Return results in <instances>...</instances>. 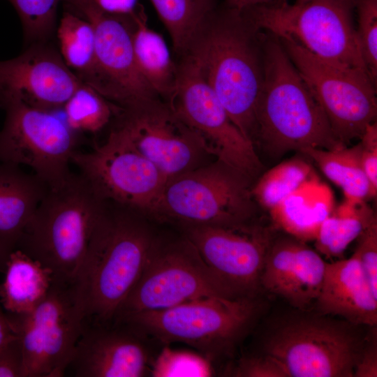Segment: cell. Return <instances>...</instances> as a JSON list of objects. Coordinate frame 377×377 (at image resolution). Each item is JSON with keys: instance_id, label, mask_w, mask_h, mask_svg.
<instances>
[{"instance_id": "obj_1", "label": "cell", "mask_w": 377, "mask_h": 377, "mask_svg": "<svg viewBox=\"0 0 377 377\" xmlns=\"http://www.w3.org/2000/svg\"><path fill=\"white\" fill-rule=\"evenodd\" d=\"M259 32L242 11L216 8L183 54L191 59L233 123L253 144L263 77Z\"/></svg>"}, {"instance_id": "obj_2", "label": "cell", "mask_w": 377, "mask_h": 377, "mask_svg": "<svg viewBox=\"0 0 377 377\" xmlns=\"http://www.w3.org/2000/svg\"><path fill=\"white\" fill-rule=\"evenodd\" d=\"M155 243L139 213L105 200L73 283L85 320L109 323L114 319Z\"/></svg>"}, {"instance_id": "obj_3", "label": "cell", "mask_w": 377, "mask_h": 377, "mask_svg": "<svg viewBox=\"0 0 377 377\" xmlns=\"http://www.w3.org/2000/svg\"><path fill=\"white\" fill-rule=\"evenodd\" d=\"M263 62L254 146L272 159L293 151L346 146L334 135L322 108L277 38L266 41Z\"/></svg>"}, {"instance_id": "obj_4", "label": "cell", "mask_w": 377, "mask_h": 377, "mask_svg": "<svg viewBox=\"0 0 377 377\" xmlns=\"http://www.w3.org/2000/svg\"><path fill=\"white\" fill-rule=\"evenodd\" d=\"M105 203L81 174L72 172L48 187L16 249L50 269L54 279L74 283Z\"/></svg>"}, {"instance_id": "obj_5", "label": "cell", "mask_w": 377, "mask_h": 377, "mask_svg": "<svg viewBox=\"0 0 377 377\" xmlns=\"http://www.w3.org/2000/svg\"><path fill=\"white\" fill-rule=\"evenodd\" d=\"M356 1L313 0L291 4L288 0H272L242 12L258 31L296 44L327 63L368 72L353 24Z\"/></svg>"}, {"instance_id": "obj_6", "label": "cell", "mask_w": 377, "mask_h": 377, "mask_svg": "<svg viewBox=\"0 0 377 377\" xmlns=\"http://www.w3.org/2000/svg\"><path fill=\"white\" fill-rule=\"evenodd\" d=\"M253 180L216 160L169 179L153 216L189 225L230 224L253 219L259 207Z\"/></svg>"}, {"instance_id": "obj_7", "label": "cell", "mask_w": 377, "mask_h": 377, "mask_svg": "<svg viewBox=\"0 0 377 377\" xmlns=\"http://www.w3.org/2000/svg\"><path fill=\"white\" fill-rule=\"evenodd\" d=\"M7 314L21 344L22 377L64 376L85 320L73 283L53 279L31 311Z\"/></svg>"}, {"instance_id": "obj_8", "label": "cell", "mask_w": 377, "mask_h": 377, "mask_svg": "<svg viewBox=\"0 0 377 377\" xmlns=\"http://www.w3.org/2000/svg\"><path fill=\"white\" fill-rule=\"evenodd\" d=\"M212 296L234 298L186 237L164 245L156 242L114 320Z\"/></svg>"}, {"instance_id": "obj_9", "label": "cell", "mask_w": 377, "mask_h": 377, "mask_svg": "<svg viewBox=\"0 0 377 377\" xmlns=\"http://www.w3.org/2000/svg\"><path fill=\"white\" fill-rule=\"evenodd\" d=\"M256 313L251 297L212 296L116 319L161 342H182L214 352L234 341Z\"/></svg>"}, {"instance_id": "obj_10", "label": "cell", "mask_w": 377, "mask_h": 377, "mask_svg": "<svg viewBox=\"0 0 377 377\" xmlns=\"http://www.w3.org/2000/svg\"><path fill=\"white\" fill-rule=\"evenodd\" d=\"M178 59L177 86L167 102L195 133L207 154L256 179L264 165L256 147L233 123L191 59Z\"/></svg>"}, {"instance_id": "obj_11", "label": "cell", "mask_w": 377, "mask_h": 377, "mask_svg": "<svg viewBox=\"0 0 377 377\" xmlns=\"http://www.w3.org/2000/svg\"><path fill=\"white\" fill-rule=\"evenodd\" d=\"M322 108L336 138L347 145L376 121V85L367 71L327 63L288 41L279 40Z\"/></svg>"}, {"instance_id": "obj_12", "label": "cell", "mask_w": 377, "mask_h": 377, "mask_svg": "<svg viewBox=\"0 0 377 377\" xmlns=\"http://www.w3.org/2000/svg\"><path fill=\"white\" fill-rule=\"evenodd\" d=\"M0 130V163L24 165L48 187L58 186L72 174L77 133L53 112L21 101L8 103Z\"/></svg>"}, {"instance_id": "obj_13", "label": "cell", "mask_w": 377, "mask_h": 377, "mask_svg": "<svg viewBox=\"0 0 377 377\" xmlns=\"http://www.w3.org/2000/svg\"><path fill=\"white\" fill-rule=\"evenodd\" d=\"M71 163L101 198L139 214L154 215L168 181L116 128L103 144L77 150Z\"/></svg>"}, {"instance_id": "obj_14", "label": "cell", "mask_w": 377, "mask_h": 377, "mask_svg": "<svg viewBox=\"0 0 377 377\" xmlns=\"http://www.w3.org/2000/svg\"><path fill=\"white\" fill-rule=\"evenodd\" d=\"M66 10L87 20L95 34V61L86 84L119 109L160 98L137 66L132 41L134 14L109 15L89 0H62Z\"/></svg>"}, {"instance_id": "obj_15", "label": "cell", "mask_w": 377, "mask_h": 377, "mask_svg": "<svg viewBox=\"0 0 377 377\" xmlns=\"http://www.w3.org/2000/svg\"><path fill=\"white\" fill-rule=\"evenodd\" d=\"M265 349L288 377H352L358 357L357 341L348 330L316 318L283 325L268 339Z\"/></svg>"}, {"instance_id": "obj_16", "label": "cell", "mask_w": 377, "mask_h": 377, "mask_svg": "<svg viewBox=\"0 0 377 377\" xmlns=\"http://www.w3.org/2000/svg\"><path fill=\"white\" fill-rule=\"evenodd\" d=\"M252 220L186 226V237L234 298L251 297L261 286L265 261L274 237L269 227Z\"/></svg>"}, {"instance_id": "obj_17", "label": "cell", "mask_w": 377, "mask_h": 377, "mask_svg": "<svg viewBox=\"0 0 377 377\" xmlns=\"http://www.w3.org/2000/svg\"><path fill=\"white\" fill-rule=\"evenodd\" d=\"M117 114L119 119L114 128L168 181L202 165L206 152L199 138L167 101L160 98L143 100L120 109Z\"/></svg>"}, {"instance_id": "obj_18", "label": "cell", "mask_w": 377, "mask_h": 377, "mask_svg": "<svg viewBox=\"0 0 377 377\" xmlns=\"http://www.w3.org/2000/svg\"><path fill=\"white\" fill-rule=\"evenodd\" d=\"M82 83L49 42L34 43L18 57L0 61V108L19 101L53 112Z\"/></svg>"}, {"instance_id": "obj_19", "label": "cell", "mask_w": 377, "mask_h": 377, "mask_svg": "<svg viewBox=\"0 0 377 377\" xmlns=\"http://www.w3.org/2000/svg\"><path fill=\"white\" fill-rule=\"evenodd\" d=\"M148 369V353L138 332L126 323L84 320L64 376L140 377Z\"/></svg>"}, {"instance_id": "obj_20", "label": "cell", "mask_w": 377, "mask_h": 377, "mask_svg": "<svg viewBox=\"0 0 377 377\" xmlns=\"http://www.w3.org/2000/svg\"><path fill=\"white\" fill-rule=\"evenodd\" d=\"M325 264L318 253L293 236L274 237L263 267L260 285L297 308L316 302Z\"/></svg>"}, {"instance_id": "obj_21", "label": "cell", "mask_w": 377, "mask_h": 377, "mask_svg": "<svg viewBox=\"0 0 377 377\" xmlns=\"http://www.w3.org/2000/svg\"><path fill=\"white\" fill-rule=\"evenodd\" d=\"M316 302L324 315L339 316L355 324L377 323V293L371 288L355 252L349 258L326 263Z\"/></svg>"}, {"instance_id": "obj_22", "label": "cell", "mask_w": 377, "mask_h": 377, "mask_svg": "<svg viewBox=\"0 0 377 377\" xmlns=\"http://www.w3.org/2000/svg\"><path fill=\"white\" fill-rule=\"evenodd\" d=\"M48 188L34 173L0 163V272Z\"/></svg>"}, {"instance_id": "obj_23", "label": "cell", "mask_w": 377, "mask_h": 377, "mask_svg": "<svg viewBox=\"0 0 377 377\" xmlns=\"http://www.w3.org/2000/svg\"><path fill=\"white\" fill-rule=\"evenodd\" d=\"M0 284V302L8 313L25 314L47 295L53 281L52 270L19 249L13 251L6 265Z\"/></svg>"}, {"instance_id": "obj_24", "label": "cell", "mask_w": 377, "mask_h": 377, "mask_svg": "<svg viewBox=\"0 0 377 377\" xmlns=\"http://www.w3.org/2000/svg\"><path fill=\"white\" fill-rule=\"evenodd\" d=\"M132 41L138 69L155 93L168 101L177 82V64L163 36L151 29L143 7L134 14Z\"/></svg>"}, {"instance_id": "obj_25", "label": "cell", "mask_w": 377, "mask_h": 377, "mask_svg": "<svg viewBox=\"0 0 377 377\" xmlns=\"http://www.w3.org/2000/svg\"><path fill=\"white\" fill-rule=\"evenodd\" d=\"M312 180L269 211L274 226L302 242L315 240L320 226L332 209L318 199Z\"/></svg>"}, {"instance_id": "obj_26", "label": "cell", "mask_w": 377, "mask_h": 377, "mask_svg": "<svg viewBox=\"0 0 377 377\" xmlns=\"http://www.w3.org/2000/svg\"><path fill=\"white\" fill-rule=\"evenodd\" d=\"M300 153L313 161L325 177L341 188L346 200L360 202L371 198V186L361 163L360 142L350 147L309 148Z\"/></svg>"}, {"instance_id": "obj_27", "label": "cell", "mask_w": 377, "mask_h": 377, "mask_svg": "<svg viewBox=\"0 0 377 377\" xmlns=\"http://www.w3.org/2000/svg\"><path fill=\"white\" fill-rule=\"evenodd\" d=\"M376 219L374 212L365 201L345 200L332 209L322 222L314 240L317 251L327 258L341 256Z\"/></svg>"}, {"instance_id": "obj_28", "label": "cell", "mask_w": 377, "mask_h": 377, "mask_svg": "<svg viewBox=\"0 0 377 377\" xmlns=\"http://www.w3.org/2000/svg\"><path fill=\"white\" fill-rule=\"evenodd\" d=\"M166 28L175 54H184L193 38L216 9V0H150Z\"/></svg>"}, {"instance_id": "obj_29", "label": "cell", "mask_w": 377, "mask_h": 377, "mask_svg": "<svg viewBox=\"0 0 377 377\" xmlns=\"http://www.w3.org/2000/svg\"><path fill=\"white\" fill-rule=\"evenodd\" d=\"M59 52L66 65L86 83L95 61V34L92 25L83 17L66 10L57 26Z\"/></svg>"}, {"instance_id": "obj_30", "label": "cell", "mask_w": 377, "mask_h": 377, "mask_svg": "<svg viewBox=\"0 0 377 377\" xmlns=\"http://www.w3.org/2000/svg\"><path fill=\"white\" fill-rule=\"evenodd\" d=\"M311 165L295 157L265 171L256 179L251 195L258 206L268 212L308 182L314 180Z\"/></svg>"}, {"instance_id": "obj_31", "label": "cell", "mask_w": 377, "mask_h": 377, "mask_svg": "<svg viewBox=\"0 0 377 377\" xmlns=\"http://www.w3.org/2000/svg\"><path fill=\"white\" fill-rule=\"evenodd\" d=\"M62 109L66 123L76 133L101 131L119 110L96 90L84 83L74 91Z\"/></svg>"}, {"instance_id": "obj_32", "label": "cell", "mask_w": 377, "mask_h": 377, "mask_svg": "<svg viewBox=\"0 0 377 377\" xmlns=\"http://www.w3.org/2000/svg\"><path fill=\"white\" fill-rule=\"evenodd\" d=\"M22 23L24 43H48L57 29V8L62 0H8Z\"/></svg>"}, {"instance_id": "obj_33", "label": "cell", "mask_w": 377, "mask_h": 377, "mask_svg": "<svg viewBox=\"0 0 377 377\" xmlns=\"http://www.w3.org/2000/svg\"><path fill=\"white\" fill-rule=\"evenodd\" d=\"M149 373L156 377H204L212 375V368L209 362L199 355L165 347L151 364Z\"/></svg>"}, {"instance_id": "obj_34", "label": "cell", "mask_w": 377, "mask_h": 377, "mask_svg": "<svg viewBox=\"0 0 377 377\" xmlns=\"http://www.w3.org/2000/svg\"><path fill=\"white\" fill-rule=\"evenodd\" d=\"M356 29L361 54L367 69L376 83L377 77V0H357Z\"/></svg>"}, {"instance_id": "obj_35", "label": "cell", "mask_w": 377, "mask_h": 377, "mask_svg": "<svg viewBox=\"0 0 377 377\" xmlns=\"http://www.w3.org/2000/svg\"><path fill=\"white\" fill-rule=\"evenodd\" d=\"M355 251L361 267L374 293H377V220L374 219L358 237Z\"/></svg>"}, {"instance_id": "obj_36", "label": "cell", "mask_w": 377, "mask_h": 377, "mask_svg": "<svg viewBox=\"0 0 377 377\" xmlns=\"http://www.w3.org/2000/svg\"><path fill=\"white\" fill-rule=\"evenodd\" d=\"M361 163L371 186V198L377 193V124L368 125L360 138Z\"/></svg>"}, {"instance_id": "obj_37", "label": "cell", "mask_w": 377, "mask_h": 377, "mask_svg": "<svg viewBox=\"0 0 377 377\" xmlns=\"http://www.w3.org/2000/svg\"><path fill=\"white\" fill-rule=\"evenodd\" d=\"M234 374L244 377H288L282 365L267 354L242 360Z\"/></svg>"}, {"instance_id": "obj_38", "label": "cell", "mask_w": 377, "mask_h": 377, "mask_svg": "<svg viewBox=\"0 0 377 377\" xmlns=\"http://www.w3.org/2000/svg\"><path fill=\"white\" fill-rule=\"evenodd\" d=\"M23 360L19 337L0 349V377H22Z\"/></svg>"}, {"instance_id": "obj_39", "label": "cell", "mask_w": 377, "mask_h": 377, "mask_svg": "<svg viewBox=\"0 0 377 377\" xmlns=\"http://www.w3.org/2000/svg\"><path fill=\"white\" fill-rule=\"evenodd\" d=\"M89 1L102 12L117 16H131L140 6L138 0Z\"/></svg>"}, {"instance_id": "obj_40", "label": "cell", "mask_w": 377, "mask_h": 377, "mask_svg": "<svg viewBox=\"0 0 377 377\" xmlns=\"http://www.w3.org/2000/svg\"><path fill=\"white\" fill-rule=\"evenodd\" d=\"M353 376H377V350L376 343L370 345L362 354L358 355L354 368Z\"/></svg>"}, {"instance_id": "obj_41", "label": "cell", "mask_w": 377, "mask_h": 377, "mask_svg": "<svg viewBox=\"0 0 377 377\" xmlns=\"http://www.w3.org/2000/svg\"><path fill=\"white\" fill-rule=\"evenodd\" d=\"M17 338L8 314L3 313L0 306V349Z\"/></svg>"}, {"instance_id": "obj_42", "label": "cell", "mask_w": 377, "mask_h": 377, "mask_svg": "<svg viewBox=\"0 0 377 377\" xmlns=\"http://www.w3.org/2000/svg\"><path fill=\"white\" fill-rule=\"evenodd\" d=\"M272 0H226L228 8L242 11L250 7L264 4Z\"/></svg>"}, {"instance_id": "obj_43", "label": "cell", "mask_w": 377, "mask_h": 377, "mask_svg": "<svg viewBox=\"0 0 377 377\" xmlns=\"http://www.w3.org/2000/svg\"><path fill=\"white\" fill-rule=\"evenodd\" d=\"M310 1H313V0H296L295 3H304V2H307Z\"/></svg>"}]
</instances>
